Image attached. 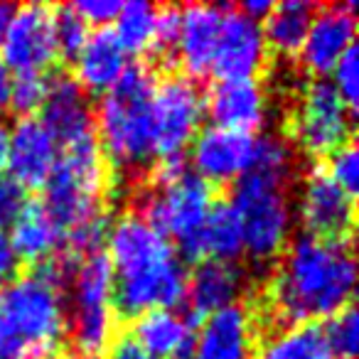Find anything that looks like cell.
I'll list each match as a JSON object with an SVG mask.
<instances>
[{
  "label": "cell",
  "mask_w": 359,
  "mask_h": 359,
  "mask_svg": "<svg viewBox=\"0 0 359 359\" xmlns=\"http://www.w3.org/2000/svg\"><path fill=\"white\" fill-rule=\"evenodd\" d=\"M357 261L352 239H318L298 234L278 256L264 288L254 323L264 320L271 332L332 318L352 303ZM269 332V334H271Z\"/></svg>",
  "instance_id": "obj_1"
},
{
  "label": "cell",
  "mask_w": 359,
  "mask_h": 359,
  "mask_svg": "<svg viewBox=\"0 0 359 359\" xmlns=\"http://www.w3.org/2000/svg\"><path fill=\"white\" fill-rule=\"evenodd\" d=\"M298 153L285 135L266 133L254 140V158L234 180L229 202L244 226V254L256 269H269L285 251L293 229V187L298 182Z\"/></svg>",
  "instance_id": "obj_2"
},
{
  "label": "cell",
  "mask_w": 359,
  "mask_h": 359,
  "mask_svg": "<svg viewBox=\"0 0 359 359\" xmlns=\"http://www.w3.org/2000/svg\"><path fill=\"white\" fill-rule=\"evenodd\" d=\"M114 266L111 308L116 318H138L148 310H172L185 303L187 271L175 246L155 234L138 215L126 212L109 234Z\"/></svg>",
  "instance_id": "obj_3"
},
{
  "label": "cell",
  "mask_w": 359,
  "mask_h": 359,
  "mask_svg": "<svg viewBox=\"0 0 359 359\" xmlns=\"http://www.w3.org/2000/svg\"><path fill=\"white\" fill-rule=\"evenodd\" d=\"M158 72L145 60L126 67L94 111L96 140L109 168L111 182L130 195L148 180L155 165L153 94Z\"/></svg>",
  "instance_id": "obj_4"
},
{
  "label": "cell",
  "mask_w": 359,
  "mask_h": 359,
  "mask_svg": "<svg viewBox=\"0 0 359 359\" xmlns=\"http://www.w3.org/2000/svg\"><path fill=\"white\" fill-rule=\"evenodd\" d=\"M109 168L96 135L62 148L50 180L42 187V202L60 229L62 246L84 249L109 231Z\"/></svg>",
  "instance_id": "obj_5"
},
{
  "label": "cell",
  "mask_w": 359,
  "mask_h": 359,
  "mask_svg": "<svg viewBox=\"0 0 359 359\" xmlns=\"http://www.w3.org/2000/svg\"><path fill=\"white\" fill-rule=\"evenodd\" d=\"M65 295L35 273L15 276L0 290V359H60Z\"/></svg>",
  "instance_id": "obj_6"
},
{
  "label": "cell",
  "mask_w": 359,
  "mask_h": 359,
  "mask_svg": "<svg viewBox=\"0 0 359 359\" xmlns=\"http://www.w3.org/2000/svg\"><path fill=\"white\" fill-rule=\"evenodd\" d=\"M285 130L290 145L310 158H325L354 140V114L344 106L332 81L310 79L288 101Z\"/></svg>",
  "instance_id": "obj_7"
},
{
  "label": "cell",
  "mask_w": 359,
  "mask_h": 359,
  "mask_svg": "<svg viewBox=\"0 0 359 359\" xmlns=\"http://www.w3.org/2000/svg\"><path fill=\"white\" fill-rule=\"evenodd\" d=\"M205 116V94L200 81L185 74L158 76L153 94V148L155 163L182 158Z\"/></svg>",
  "instance_id": "obj_8"
},
{
  "label": "cell",
  "mask_w": 359,
  "mask_h": 359,
  "mask_svg": "<svg viewBox=\"0 0 359 359\" xmlns=\"http://www.w3.org/2000/svg\"><path fill=\"white\" fill-rule=\"evenodd\" d=\"M3 65L15 74H50L57 65V42L52 27V6H18L8 32L0 42Z\"/></svg>",
  "instance_id": "obj_9"
},
{
  "label": "cell",
  "mask_w": 359,
  "mask_h": 359,
  "mask_svg": "<svg viewBox=\"0 0 359 359\" xmlns=\"http://www.w3.org/2000/svg\"><path fill=\"white\" fill-rule=\"evenodd\" d=\"M266 65H269V47L261 22L246 18L236 6H226L210 74L217 81L256 79L266 69Z\"/></svg>",
  "instance_id": "obj_10"
},
{
  "label": "cell",
  "mask_w": 359,
  "mask_h": 359,
  "mask_svg": "<svg viewBox=\"0 0 359 359\" xmlns=\"http://www.w3.org/2000/svg\"><path fill=\"white\" fill-rule=\"evenodd\" d=\"M303 234L318 239H352L354 197L327 175L325 165L315 163L303 175V197L298 202Z\"/></svg>",
  "instance_id": "obj_11"
},
{
  "label": "cell",
  "mask_w": 359,
  "mask_h": 359,
  "mask_svg": "<svg viewBox=\"0 0 359 359\" xmlns=\"http://www.w3.org/2000/svg\"><path fill=\"white\" fill-rule=\"evenodd\" d=\"M40 109L42 126L50 130L60 150L96 135L91 99L69 72H52L50 89H47V96Z\"/></svg>",
  "instance_id": "obj_12"
},
{
  "label": "cell",
  "mask_w": 359,
  "mask_h": 359,
  "mask_svg": "<svg viewBox=\"0 0 359 359\" xmlns=\"http://www.w3.org/2000/svg\"><path fill=\"white\" fill-rule=\"evenodd\" d=\"M354 35H357V6L354 3L318 6L303 50H300L303 69L313 74V79H325V74L334 69L339 57L354 45Z\"/></svg>",
  "instance_id": "obj_13"
},
{
  "label": "cell",
  "mask_w": 359,
  "mask_h": 359,
  "mask_svg": "<svg viewBox=\"0 0 359 359\" xmlns=\"http://www.w3.org/2000/svg\"><path fill=\"white\" fill-rule=\"evenodd\" d=\"M254 140L251 133L207 126L192 140V168L210 185L234 182L249 170Z\"/></svg>",
  "instance_id": "obj_14"
},
{
  "label": "cell",
  "mask_w": 359,
  "mask_h": 359,
  "mask_svg": "<svg viewBox=\"0 0 359 359\" xmlns=\"http://www.w3.org/2000/svg\"><path fill=\"white\" fill-rule=\"evenodd\" d=\"M249 276L239 264L207 259L197 264L192 278H187V325L200 327L210 315L239 303Z\"/></svg>",
  "instance_id": "obj_15"
},
{
  "label": "cell",
  "mask_w": 359,
  "mask_h": 359,
  "mask_svg": "<svg viewBox=\"0 0 359 359\" xmlns=\"http://www.w3.org/2000/svg\"><path fill=\"white\" fill-rule=\"evenodd\" d=\"M60 158L55 138L42 126L37 116L18 118L15 128L11 130L8 145V170L22 190H42L50 180L52 168Z\"/></svg>",
  "instance_id": "obj_16"
},
{
  "label": "cell",
  "mask_w": 359,
  "mask_h": 359,
  "mask_svg": "<svg viewBox=\"0 0 359 359\" xmlns=\"http://www.w3.org/2000/svg\"><path fill=\"white\" fill-rule=\"evenodd\" d=\"M256 327L251 308L236 303L210 315L200 325L192 359H251L256 347Z\"/></svg>",
  "instance_id": "obj_17"
},
{
  "label": "cell",
  "mask_w": 359,
  "mask_h": 359,
  "mask_svg": "<svg viewBox=\"0 0 359 359\" xmlns=\"http://www.w3.org/2000/svg\"><path fill=\"white\" fill-rule=\"evenodd\" d=\"M224 8L226 6H205V3L180 8L182 18H180L177 65L190 79L202 81V76L210 74Z\"/></svg>",
  "instance_id": "obj_18"
},
{
  "label": "cell",
  "mask_w": 359,
  "mask_h": 359,
  "mask_svg": "<svg viewBox=\"0 0 359 359\" xmlns=\"http://www.w3.org/2000/svg\"><path fill=\"white\" fill-rule=\"evenodd\" d=\"M205 109L219 128L251 133L266 121V91L256 79L217 81L207 94Z\"/></svg>",
  "instance_id": "obj_19"
},
{
  "label": "cell",
  "mask_w": 359,
  "mask_h": 359,
  "mask_svg": "<svg viewBox=\"0 0 359 359\" xmlns=\"http://www.w3.org/2000/svg\"><path fill=\"white\" fill-rule=\"evenodd\" d=\"M130 337L153 359H192L195 327L172 310H148L133 320Z\"/></svg>",
  "instance_id": "obj_20"
},
{
  "label": "cell",
  "mask_w": 359,
  "mask_h": 359,
  "mask_svg": "<svg viewBox=\"0 0 359 359\" xmlns=\"http://www.w3.org/2000/svg\"><path fill=\"white\" fill-rule=\"evenodd\" d=\"M76 74L74 79L86 94H104L118 81V76L126 72L128 60H126L123 47L118 45L114 30L99 27L86 37L84 47L76 55Z\"/></svg>",
  "instance_id": "obj_21"
},
{
  "label": "cell",
  "mask_w": 359,
  "mask_h": 359,
  "mask_svg": "<svg viewBox=\"0 0 359 359\" xmlns=\"http://www.w3.org/2000/svg\"><path fill=\"white\" fill-rule=\"evenodd\" d=\"M18 264L37 266L62 251V234L52 222L42 200H27L13 219V234L8 236Z\"/></svg>",
  "instance_id": "obj_22"
},
{
  "label": "cell",
  "mask_w": 359,
  "mask_h": 359,
  "mask_svg": "<svg viewBox=\"0 0 359 359\" xmlns=\"http://www.w3.org/2000/svg\"><path fill=\"white\" fill-rule=\"evenodd\" d=\"M315 11H318V6L305 3V0H285V3L273 6V11L261 25L266 47H271L276 55L283 57L300 55Z\"/></svg>",
  "instance_id": "obj_23"
},
{
  "label": "cell",
  "mask_w": 359,
  "mask_h": 359,
  "mask_svg": "<svg viewBox=\"0 0 359 359\" xmlns=\"http://www.w3.org/2000/svg\"><path fill=\"white\" fill-rule=\"evenodd\" d=\"M251 359H334L318 323L295 325L256 339Z\"/></svg>",
  "instance_id": "obj_24"
},
{
  "label": "cell",
  "mask_w": 359,
  "mask_h": 359,
  "mask_svg": "<svg viewBox=\"0 0 359 359\" xmlns=\"http://www.w3.org/2000/svg\"><path fill=\"white\" fill-rule=\"evenodd\" d=\"M205 261H226L236 264L244 254V226H241L239 212L231 207L229 200H215L207 217L205 226L200 231Z\"/></svg>",
  "instance_id": "obj_25"
},
{
  "label": "cell",
  "mask_w": 359,
  "mask_h": 359,
  "mask_svg": "<svg viewBox=\"0 0 359 359\" xmlns=\"http://www.w3.org/2000/svg\"><path fill=\"white\" fill-rule=\"evenodd\" d=\"M155 11H158V6L145 3V0H133V3L121 6V13L114 20V35L126 55H135L140 60L148 57L155 35Z\"/></svg>",
  "instance_id": "obj_26"
},
{
  "label": "cell",
  "mask_w": 359,
  "mask_h": 359,
  "mask_svg": "<svg viewBox=\"0 0 359 359\" xmlns=\"http://www.w3.org/2000/svg\"><path fill=\"white\" fill-rule=\"evenodd\" d=\"M52 27H55L57 57L74 62L89 37V27L74 13L72 6H52Z\"/></svg>",
  "instance_id": "obj_27"
},
{
  "label": "cell",
  "mask_w": 359,
  "mask_h": 359,
  "mask_svg": "<svg viewBox=\"0 0 359 359\" xmlns=\"http://www.w3.org/2000/svg\"><path fill=\"white\" fill-rule=\"evenodd\" d=\"M325 339L327 347L332 352V357L337 359H354L357 354V342H359V315L357 308L352 303L344 305L342 310L332 315L325 325Z\"/></svg>",
  "instance_id": "obj_28"
},
{
  "label": "cell",
  "mask_w": 359,
  "mask_h": 359,
  "mask_svg": "<svg viewBox=\"0 0 359 359\" xmlns=\"http://www.w3.org/2000/svg\"><path fill=\"white\" fill-rule=\"evenodd\" d=\"M50 74H15V79L11 81V99H8L13 114L25 118L40 109L50 89Z\"/></svg>",
  "instance_id": "obj_29"
},
{
  "label": "cell",
  "mask_w": 359,
  "mask_h": 359,
  "mask_svg": "<svg viewBox=\"0 0 359 359\" xmlns=\"http://www.w3.org/2000/svg\"><path fill=\"white\" fill-rule=\"evenodd\" d=\"M330 177L347 192L349 197H357V185H359V155L354 148V140H349L347 145H342L339 150H334L330 155L327 165H325Z\"/></svg>",
  "instance_id": "obj_30"
},
{
  "label": "cell",
  "mask_w": 359,
  "mask_h": 359,
  "mask_svg": "<svg viewBox=\"0 0 359 359\" xmlns=\"http://www.w3.org/2000/svg\"><path fill=\"white\" fill-rule=\"evenodd\" d=\"M334 89L342 96L344 106L357 116V99H359V52L357 45H352L339 62L334 65Z\"/></svg>",
  "instance_id": "obj_31"
},
{
  "label": "cell",
  "mask_w": 359,
  "mask_h": 359,
  "mask_svg": "<svg viewBox=\"0 0 359 359\" xmlns=\"http://www.w3.org/2000/svg\"><path fill=\"white\" fill-rule=\"evenodd\" d=\"M72 8L86 25L99 27L114 22L121 13V3H114V0H81V3H72Z\"/></svg>",
  "instance_id": "obj_32"
},
{
  "label": "cell",
  "mask_w": 359,
  "mask_h": 359,
  "mask_svg": "<svg viewBox=\"0 0 359 359\" xmlns=\"http://www.w3.org/2000/svg\"><path fill=\"white\" fill-rule=\"evenodd\" d=\"M27 202L25 190L18 185L15 180L8 175H0V226L13 224V219L18 217V212L22 210V205Z\"/></svg>",
  "instance_id": "obj_33"
},
{
  "label": "cell",
  "mask_w": 359,
  "mask_h": 359,
  "mask_svg": "<svg viewBox=\"0 0 359 359\" xmlns=\"http://www.w3.org/2000/svg\"><path fill=\"white\" fill-rule=\"evenodd\" d=\"M104 359H153V357H148L143 352V347L130 334H116V339L111 342Z\"/></svg>",
  "instance_id": "obj_34"
},
{
  "label": "cell",
  "mask_w": 359,
  "mask_h": 359,
  "mask_svg": "<svg viewBox=\"0 0 359 359\" xmlns=\"http://www.w3.org/2000/svg\"><path fill=\"white\" fill-rule=\"evenodd\" d=\"M18 273V259L13 254L11 239L6 234V226H0V285H8Z\"/></svg>",
  "instance_id": "obj_35"
},
{
  "label": "cell",
  "mask_w": 359,
  "mask_h": 359,
  "mask_svg": "<svg viewBox=\"0 0 359 359\" xmlns=\"http://www.w3.org/2000/svg\"><path fill=\"white\" fill-rule=\"evenodd\" d=\"M276 3H269V0H251V3H244V6H236L241 13H244L246 18H251V20L261 22L269 18V13L273 11Z\"/></svg>",
  "instance_id": "obj_36"
},
{
  "label": "cell",
  "mask_w": 359,
  "mask_h": 359,
  "mask_svg": "<svg viewBox=\"0 0 359 359\" xmlns=\"http://www.w3.org/2000/svg\"><path fill=\"white\" fill-rule=\"evenodd\" d=\"M11 72H8V67L0 62V111L8 106V99H11Z\"/></svg>",
  "instance_id": "obj_37"
},
{
  "label": "cell",
  "mask_w": 359,
  "mask_h": 359,
  "mask_svg": "<svg viewBox=\"0 0 359 359\" xmlns=\"http://www.w3.org/2000/svg\"><path fill=\"white\" fill-rule=\"evenodd\" d=\"M15 11H18L15 3H0V42H3V37H6L8 25H11Z\"/></svg>",
  "instance_id": "obj_38"
},
{
  "label": "cell",
  "mask_w": 359,
  "mask_h": 359,
  "mask_svg": "<svg viewBox=\"0 0 359 359\" xmlns=\"http://www.w3.org/2000/svg\"><path fill=\"white\" fill-rule=\"evenodd\" d=\"M8 145H11V130L0 121V175L8 168Z\"/></svg>",
  "instance_id": "obj_39"
}]
</instances>
